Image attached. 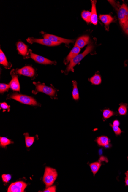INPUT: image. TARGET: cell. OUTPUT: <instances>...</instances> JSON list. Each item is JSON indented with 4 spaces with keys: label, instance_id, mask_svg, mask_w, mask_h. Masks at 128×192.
Segmentation results:
<instances>
[{
    "label": "cell",
    "instance_id": "obj_1",
    "mask_svg": "<svg viewBox=\"0 0 128 192\" xmlns=\"http://www.w3.org/2000/svg\"><path fill=\"white\" fill-rule=\"evenodd\" d=\"M57 177L58 173L56 169L46 167L43 178V181L45 185L46 188L52 186Z\"/></svg>",
    "mask_w": 128,
    "mask_h": 192
},
{
    "label": "cell",
    "instance_id": "obj_2",
    "mask_svg": "<svg viewBox=\"0 0 128 192\" xmlns=\"http://www.w3.org/2000/svg\"><path fill=\"white\" fill-rule=\"evenodd\" d=\"M94 48V46L92 43H90L86 48L85 50L82 53L79 54L74 58L70 62L69 65L66 69L65 72L68 73L70 71H73V68L77 64L81 61L87 55L92 52Z\"/></svg>",
    "mask_w": 128,
    "mask_h": 192
},
{
    "label": "cell",
    "instance_id": "obj_3",
    "mask_svg": "<svg viewBox=\"0 0 128 192\" xmlns=\"http://www.w3.org/2000/svg\"><path fill=\"white\" fill-rule=\"evenodd\" d=\"M33 83L36 87L35 90L32 91L33 94H36L39 92H42L48 95L52 98H55V97H56L55 96L56 91L54 88L51 87L47 86L44 84L41 83L40 82H34Z\"/></svg>",
    "mask_w": 128,
    "mask_h": 192
},
{
    "label": "cell",
    "instance_id": "obj_4",
    "mask_svg": "<svg viewBox=\"0 0 128 192\" xmlns=\"http://www.w3.org/2000/svg\"><path fill=\"white\" fill-rule=\"evenodd\" d=\"M10 99L15 100L21 103L25 104L31 106H37L39 104L35 100V99L32 97L29 96L24 95L18 94V93H14L9 96Z\"/></svg>",
    "mask_w": 128,
    "mask_h": 192
},
{
    "label": "cell",
    "instance_id": "obj_5",
    "mask_svg": "<svg viewBox=\"0 0 128 192\" xmlns=\"http://www.w3.org/2000/svg\"><path fill=\"white\" fill-rule=\"evenodd\" d=\"M119 23L122 27H124L128 22V7L125 4H123L118 9L117 12Z\"/></svg>",
    "mask_w": 128,
    "mask_h": 192
},
{
    "label": "cell",
    "instance_id": "obj_6",
    "mask_svg": "<svg viewBox=\"0 0 128 192\" xmlns=\"http://www.w3.org/2000/svg\"><path fill=\"white\" fill-rule=\"evenodd\" d=\"M27 186V184L23 181L13 183L9 186L8 192H23Z\"/></svg>",
    "mask_w": 128,
    "mask_h": 192
},
{
    "label": "cell",
    "instance_id": "obj_7",
    "mask_svg": "<svg viewBox=\"0 0 128 192\" xmlns=\"http://www.w3.org/2000/svg\"><path fill=\"white\" fill-rule=\"evenodd\" d=\"M29 43L32 44L33 43H37L43 45L48 46H56L60 45L61 43H54L49 39H36L34 38H29L27 39Z\"/></svg>",
    "mask_w": 128,
    "mask_h": 192
},
{
    "label": "cell",
    "instance_id": "obj_8",
    "mask_svg": "<svg viewBox=\"0 0 128 192\" xmlns=\"http://www.w3.org/2000/svg\"><path fill=\"white\" fill-rule=\"evenodd\" d=\"M43 37H44L45 39H49L50 40L54 43H63L69 44L70 43L74 42V40H73L64 39V38L60 37L55 36V35H51V34H45Z\"/></svg>",
    "mask_w": 128,
    "mask_h": 192
},
{
    "label": "cell",
    "instance_id": "obj_9",
    "mask_svg": "<svg viewBox=\"0 0 128 192\" xmlns=\"http://www.w3.org/2000/svg\"><path fill=\"white\" fill-rule=\"evenodd\" d=\"M30 58L39 64H55V61H51L43 56L33 53L31 50H30Z\"/></svg>",
    "mask_w": 128,
    "mask_h": 192
},
{
    "label": "cell",
    "instance_id": "obj_10",
    "mask_svg": "<svg viewBox=\"0 0 128 192\" xmlns=\"http://www.w3.org/2000/svg\"><path fill=\"white\" fill-rule=\"evenodd\" d=\"M18 73L22 75L32 77L35 74V71L32 67L27 66L18 69Z\"/></svg>",
    "mask_w": 128,
    "mask_h": 192
},
{
    "label": "cell",
    "instance_id": "obj_11",
    "mask_svg": "<svg viewBox=\"0 0 128 192\" xmlns=\"http://www.w3.org/2000/svg\"><path fill=\"white\" fill-rule=\"evenodd\" d=\"M80 51V48H79L76 45H75L74 47L70 52L67 58H66L65 60H64V63L65 64H68L69 62H70L73 58H74L76 56L79 54V53Z\"/></svg>",
    "mask_w": 128,
    "mask_h": 192
},
{
    "label": "cell",
    "instance_id": "obj_12",
    "mask_svg": "<svg viewBox=\"0 0 128 192\" xmlns=\"http://www.w3.org/2000/svg\"><path fill=\"white\" fill-rule=\"evenodd\" d=\"M92 8L91 12V22L92 24L96 25L98 23V17L96 10V1H91Z\"/></svg>",
    "mask_w": 128,
    "mask_h": 192
},
{
    "label": "cell",
    "instance_id": "obj_13",
    "mask_svg": "<svg viewBox=\"0 0 128 192\" xmlns=\"http://www.w3.org/2000/svg\"><path fill=\"white\" fill-rule=\"evenodd\" d=\"M89 37L88 35H83L80 37L76 40L75 45L80 48H83L89 43Z\"/></svg>",
    "mask_w": 128,
    "mask_h": 192
},
{
    "label": "cell",
    "instance_id": "obj_14",
    "mask_svg": "<svg viewBox=\"0 0 128 192\" xmlns=\"http://www.w3.org/2000/svg\"><path fill=\"white\" fill-rule=\"evenodd\" d=\"M10 88L13 90L17 91H20V85L18 76L14 75L12 76V79L9 84Z\"/></svg>",
    "mask_w": 128,
    "mask_h": 192
},
{
    "label": "cell",
    "instance_id": "obj_15",
    "mask_svg": "<svg viewBox=\"0 0 128 192\" xmlns=\"http://www.w3.org/2000/svg\"><path fill=\"white\" fill-rule=\"evenodd\" d=\"M99 19L105 26H109L113 20V17L109 14H103V15H100Z\"/></svg>",
    "mask_w": 128,
    "mask_h": 192
},
{
    "label": "cell",
    "instance_id": "obj_16",
    "mask_svg": "<svg viewBox=\"0 0 128 192\" xmlns=\"http://www.w3.org/2000/svg\"><path fill=\"white\" fill-rule=\"evenodd\" d=\"M17 46L18 53L23 56H26L28 51L27 46L22 42H18Z\"/></svg>",
    "mask_w": 128,
    "mask_h": 192
},
{
    "label": "cell",
    "instance_id": "obj_17",
    "mask_svg": "<svg viewBox=\"0 0 128 192\" xmlns=\"http://www.w3.org/2000/svg\"><path fill=\"white\" fill-rule=\"evenodd\" d=\"M96 141L99 145L105 147L109 145L110 140L107 137L102 136L97 138Z\"/></svg>",
    "mask_w": 128,
    "mask_h": 192
},
{
    "label": "cell",
    "instance_id": "obj_18",
    "mask_svg": "<svg viewBox=\"0 0 128 192\" xmlns=\"http://www.w3.org/2000/svg\"><path fill=\"white\" fill-rule=\"evenodd\" d=\"M101 161H100L92 163L90 164V167L92 173H93L94 176L95 175L97 172H98L100 168H101Z\"/></svg>",
    "mask_w": 128,
    "mask_h": 192
},
{
    "label": "cell",
    "instance_id": "obj_19",
    "mask_svg": "<svg viewBox=\"0 0 128 192\" xmlns=\"http://www.w3.org/2000/svg\"><path fill=\"white\" fill-rule=\"evenodd\" d=\"M23 135L25 136L26 146L28 148H29L34 143L35 140V137H34L30 136L28 133H24Z\"/></svg>",
    "mask_w": 128,
    "mask_h": 192
},
{
    "label": "cell",
    "instance_id": "obj_20",
    "mask_svg": "<svg viewBox=\"0 0 128 192\" xmlns=\"http://www.w3.org/2000/svg\"><path fill=\"white\" fill-rule=\"evenodd\" d=\"M14 142L5 137H0V146L3 148H6L9 145L13 144Z\"/></svg>",
    "mask_w": 128,
    "mask_h": 192
},
{
    "label": "cell",
    "instance_id": "obj_21",
    "mask_svg": "<svg viewBox=\"0 0 128 192\" xmlns=\"http://www.w3.org/2000/svg\"><path fill=\"white\" fill-rule=\"evenodd\" d=\"M72 85L73 87L72 92V98L75 100H78L79 99V94L77 82L75 81H72Z\"/></svg>",
    "mask_w": 128,
    "mask_h": 192
},
{
    "label": "cell",
    "instance_id": "obj_22",
    "mask_svg": "<svg viewBox=\"0 0 128 192\" xmlns=\"http://www.w3.org/2000/svg\"><path fill=\"white\" fill-rule=\"evenodd\" d=\"M0 64L6 68L9 66V63L6 55L1 49L0 50Z\"/></svg>",
    "mask_w": 128,
    "mask_h": 192
},
{
    "label": "cell",
    "instance_id": "obj_23",
    "mask_svg": "<svg viewBox=\"0 0 128 192\" xmlns=\"http://www.w3.org/2000/svg\"><path fill=\"white\" fill-rule=\"evenodd\" d=\"M91 83L94 85H99L101 83V76L99 74H96L91 77L89 80Z\"/></svg>",
    "mask_w": 128,
    "mask_h": 192
},
{
    "label": "cell",
    "instance_id": "obj_24",
    "mask_svg": "<svg viewBox=\"0 0 128 192\" xmlns=\"http://www.w3.org/2000/svg\"><path fill=\"white\" fill-rule=\"evenodd\" d=\"M81 17L87 23L91 22V12L89 11L84 10L81 13Z\"/></svg>",
    "mask_w": 128,
    "mask_h": 192
},
{
    "label": "cell",
    "instance_id": "obj_25",
    "mask_svg": "<svg viewBox=\"0 0 128 192\" xmlns=\"http://www.w3.org/2000/svg\"><path fill=\"white\" fill-rule=\"evenodd\" d=\"M114 115V113L109 109H106L103 110V116L104 119H107Z\"/></svg>",
    "mask_w": 128,
    "mask_h": 192
},
{
    "label": "cell",
    "instance_id": "obj_26",
    "mask_svg": "<svg viewBox=\"0 0 128 192\" xmlns=\"http://www.w3.org/2000/svg\"><path fill=\"white\" fill-rule=\"evenodd\" d=\"M127 112V107L125 105L122 104L120 106L118 109V112L121 115H125Z\"/></svg>",
    "mask_w": 128,
    "mask_h": 192
},
{
    "label": "cell",
    "instance_id": "obj_27",
    "mask_svg": "<svg viewBox=\"0 0 128 192\" xmlns=\"http://www.w3.org/2000/svg\"><path fill=\"white\" fill-rule=\"evenodd\" d=\"M10 87V85L7 84L1 83L0 84V93L1 94L4 93V92L7 91L9 88Z\"/></svg>",
    "mask_w": 128,
    "mask_h": 192
},
{
    "label": "cell",
    "instance_id": "obj_28",
    "mask_svg": "<svg viewBox=\"0 0 128 192\" xmlns=\"http://www.w3.org/2000/svg\"><path fill=\"white\" fill-rule=\"evenodd\" d=\"M2 178L3 182L7 183L11 179L12 176L9 174H3L2 175Z\"/></svg>",
    "mask_w": 128,
    "mask_h": 192
},
{
    "label": "cell",
    "instance_id": "obj_29",
    "mask_svg": "<svg viewBox=\"0 0 128 192\" xmlns=\"http://www.w3.org/2000/svg\"><path fill=\"white\" fill-rule=\"evenodd\" d=\"M110 125L111 126L116 135H120L121 133L122 132V131H121L119 127H118V126H114L113 125H111V124H110Z\"/></svg>",
    "mask_w": 128,
    "mask_h": 192
},
{
    "label": "cell",
    "instance_id": "obj_30",
    "mask_svg": "<svg viewBox=\"0 0 128 192\" xmlns=\"http://www.w3.org/2000/svg\"><path fill=\"white\" fill-rule=\"evenodd\" d=\"M46 189L43 192H56V187L55 186H50L46 188Z\"/></svg>",
    "mask_w": 128,
    "mask_h": 192
},
{
    "label": "cell",
    "instance_id": "obj_31",
    "mask_svg": "<svg viewBox=\"0 0 128 192\" xmlns=\"http://www.w3.org/2000/svg\"><path fill=\"white\" fill-rule=\"evenodd\" d=\"M1 106V108L3 110H9L10 109V106H9L6 102H2L0 104Z\"/></svg>",
    "mask_w": 128,
    "mask_h": 192
},
{
    "label": "cell",
    "instance_id": "obj_32",
    "mask_svg": "<svg viewBox=\"0 0 128 192\" xmlns=\"http://www.w3.org/2000/svg\"><path fill=\"white\" fill-rule=\"evenodd\" d=\"M125 175L126 176L125 178V185L126 186H128V171L125 173Z\"/></svg>",
    "mask_w": 128,
    "mask_h": 192
},
{
    "label": "cell",
    "instance_id": "obj_33",
    "mask_svg": "<svg viewBox=\"0 0 128 192\" xmlns=\"http://www.w3.org/2000/svg\"><path fill=\"white\" fill-rule=\"evenodd\" d=\"M113 125L114 126H118L120 125V122L118 120H115L113 122Z\"/></svg>",
    "mask_w": 128,
    "mask_h": 192
},
{
    "label": "cell",
    "instance_id": "obj_34",
    "mask_svg": "<svg viewBox=\"0 0 128 192\" xmlns=\"http://www.w3.org/2000/svg\"><path fill=\"white\" fill-rule=\"evenodd\" d=\"M125 25H127V26H128V22H127V23L126 24H125Z\"/></svg>",
    "mask_w": 128,
    "mask_h": 192
},
{
    "label": "cell",
    "instance_id": "obj_35",
    "mask_svg": "<svg viewBox=\"0 0 128 192\" xmlns=\"http://www.w3.org/2000/svg\"></svg>",
    "mask_w": 128,
    "mask_h": 192
}]
</instances>
